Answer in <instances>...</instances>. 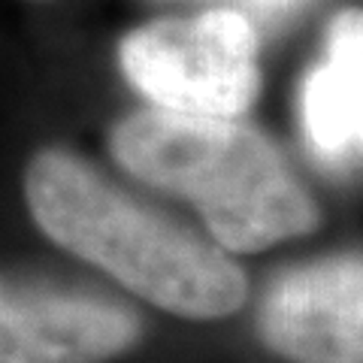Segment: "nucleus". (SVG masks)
Returning a JSON list of instances; mask_svg holds the SVG:
<instances>
[{"label":"nucleus","mask_w":363,"mask_h":363,"mask_svg":"<svg viewBox=\"0 0 363 363\" xmlns=\"http://www.w3.org/2000/svg\"><path fill=\"white\" fill-rule=\"evenodd\" d=\"M21 191L43 236L157 309L215 321L248 300L245 272L224 248L133 197L64 145L30 155Z\"/></svg>","instance_id":"nucleus-1"},{"label":"nucleus","mask_w":363,"mask_h":363,"mask_svg":"<svg viewBox=\"0 0 363 363\" xmlns=\"http://www.w3.org/2000/svg\"><path fill=\"white\" fill-rule=\"evenodd\" d=\"M124 173L197 209L224 252H264L321 224V209L285 155L236 118L133 109L109 130Z\"/></svg>","instance_id":"nucleus-2"},{"label":"nucleus","mask_w":363,"mask_h":363,"mask_svg":"<svg viewBox=\"0 0 363 363\" xmlns=\"http://www.w3.org/2000/svg\"><path fill=\"white\" fill-rule=\"evenodd\" d=\"M257 52L255 18L240 6H212L128 30L118 43V67L155 109L240 118L260 91Z\"/></svg>","instance_id":"nucleus-3"},{"label":"nucleus","mask_w":363,"mask_h":363,"mask_svg":"<svg viewBox=\"0 0 363 363\" xmlns=\"http://www.w3.org/2000/svg\"><path fill=\"white\" fill-rule=\"evenodd\" d=\"M140 342L128 303L0 269V363H112Z\"/></svg>","instance_id":"nucleus-4"},{"label":"nucleus","mask_w":363,"mask_h":363,"mask_svg":"<svg viewBox=\"0 0 363 363\" xmlns=\"http://www.w3.org/2000/svg\"><path fill=\"white\" fill-rule=\"evenodd\" d=\"M257 336L288 363H363V252L279 272L260 300Z\"/></svg>","instance_id":"nucleus-5"},{"label":"nucleus","mask_w":363,"mask_h":363,"mask_svg":"<svg viewBox=\"0 0 363 363\" xmlns=\"http://www.w3.org/2000/svg\"><path fill=\"white\" fill-rule=\"evenodd\" d=\"M300 124L324 167L363 164V6L327 21L324 49L300 88Z\"/></svg>","instance_id":"nucleus-6"},{"label":"nucleus","mask_w":363,"mask_h":363,"mask_svg":"<svg viewBox=\"0 0 363 363\" xmlns=\"http://www.w3.org/2000/svg\"><path fill=\"white\" fill-rule=\"evenodd\" d=\"M240 4L245 6L242 13L248 16H260L267 21H276V18H285L291 13H297V9L306 4V0H240Z\"/></svg>","instance_id":"nucleus-7"}]
</instances>
